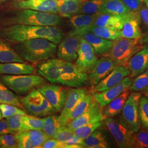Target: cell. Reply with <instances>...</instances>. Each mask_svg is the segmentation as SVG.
<instances>
[{
    "mask_svg": "<svg viewBox=\"0 0 148 148\" xmlns=\"http://www.w3.org/2000/svg\"><path fill=\"white\" fill-rule=\"evenodd\" d=\"M74 135V130L69 128V127L66 126L61 128L53 138L56 139L59 141L65 142Z\"/></svg>",
    "mask_w": 148,
    "mask_h": 148,
    "instance_id": "cell-46",
    "label": "cell"
},
{
    "mask_svg": "<svg viewBox=\"0 0 148 148\" xmlns=\"http://www.w3.org/2000/svg\"><path fill=\"white\" fill-rule=\"evenodd\" d=\"M148 86V69L136 76L129 90L133 92L143 90Z\"/></svg>",
    "mask_w": 148,
    "mask_h": 148,
    "instance_id": "cell-40",
    "label": "cell"
},
{
    "mask_svg": "<svg viewBox=\"0 0 148 148\" xmlns=\"http://www.w3.org/2000/svg\"><path fill=\"white\" fill-rule=\"evenodd\" d=\"M97 13L93 14H76L70 18V24L71 27L74 28V30L86 29L89 27L93 25Z\"/></svg>",
    "mask_w": 148,
    "mask_h": 148,
    "instance_id": "cell-29",
    "label": "cell"
},
{
    "mask_svg": "<svg viewBox=\"0 0 148 148\" xmlns=\"http://www.w3.org/2000/svg\"><path fill=\"white\" fill-rule=\"evenodd\" d=\"M87 0H64L57 3L58 14L65 18L77 14L82 5Z\"/></svg>",
    "mask_w": 148,
    "mask_h": 148,
    "instance_id": "cell-26",
    "label": "cell"
},
{
    "mask_svg": "<svg viewBox=\"0 0 148 148\" xmlns=\"http://www.w3.org/2000/svg\"><path fill=\"white\" fill-rule=\"evenodd\" d=\"M121 1L129 11L132 13L138 12L144 5V0H121Z\"/></svg>",
    "mask_w": 148,
    "mask_h": 148,
    "instance_id": "cell-47",
    "label": "cell"
},
{
    "mask_svg": "<svg viewBox=\"0 0 148 148\" xmlns=\"http://www.w3.org/2000/svg\"><path fill=\"white\" fill-rule=\"evenodd\" d=\"M127 148H148V130L139 129L133 132Z\"/></svg>",
    "mask_w": 148,
    "mask_h": 148,
    "instance_id": "cell-35",
    "label": "cell"
},
{
    "mask_svg": "<svg viewBox=\"0 0 148 148\" xmlns=\"http://www.w3.org/2000/svg\"><path fill=\"white\" fill-rule=\"evenodd\" d=\"M22 132L29 130H42L44 118L31 115H23L22 117Z\"/></svg>",
    "mask_w": 148,
    "mask_h": 148,
    "instance_id": "cell-36",
    "label": "cell"
},
{
    "mask_svg": "<svg viewBox=\"0 0 148 148\" xmlns=\"http://www.w3.org/2000/svg\"><path fill=\"white\" fill-rule=\"evenodd\" d=\"M140 18L138 12H131L126 16L120 30L121 37L131 39L140 38L142 35V30L140 27Z\"/></svg>",
    "mask_w": 148,
    "mask_h": 148,
    "instance_id": "cell-21",
    "label": "cell"
},
{
    "mask_svg": "<svg viewBox=\"0 0 148 148\" xmlns=\"http://www.w3.org/2000/svg\"><path fill=\"white\" fill-rule=\"evenodd\" d=\"M0 148H18L14 134H7L0 136Z\"/></svg>",
    "mask_w": 148,
    "mask_h": 148,
    "instance_id": "cell-45",
    "label": "cell"
},
{
    "mask_svg": "<svg viewBox=\"0 0 148 148\" xmlns=\"http://www.w3.org/2000/svg\"><path fill=\"white\" fill-rule=\"evenodd\" d=\"M144 3L146 5V7L148 8V0H144Z\"/></svg>",
    "mask_w": 148,
    "mask_h": 148,
    "instance_id": "cell-53",
    "label": "cell"
},
{
    "mask_svg": "<svg viewBox=\"0 0 148 148\" xmlns=\"http://www.w3.org/2000/svg\"><path fill=\"white\" fill-rule=\"evenodd\" d=\"M14 49L25 61L35 63L53 57L57 45L47 39L35 38L15 43Z\"/></svg>",
    "mask_w": 148,
    "mask_h": 148,
    "instance_id": "cell-2",
    "label": "cell"
},
{
    "mask_svg": "<svg viewBox=\"0 0 148 148\" xmlns=\"http://www.w3.org/2000/svg\"><path fill=\"white\" fill-rule=\"evenodd\" d=\"M66 144L65 142L59 141L54 138H49L46 140L41 148H65Z\"/></svg>",
    "mask_w": 148,
    "mask_h": 148,
    "instance_id": "cell-48",
    "label": "cell"
},
{
    "mask_svg": "<svg viewBox=\"0 0 148 148\" xmlns=\"http://www.w3.org/2000/svg\"><path fill=\"white\" fill-rule=\"evenodd\" d=\"M130 93V90L129 89L125 90L120 95L104 107L103 115L105 119L108 117L115 116L121 112L122 109Z\"/></svg>",
    "mask_w": 148,
    "mask_h": 148,
    "instance_id": "cell-25",
    "label": "cell"
},
{
    "mask_svg": "<svg viewBox=\"0 0 148 148\" xmlns=\"http://www.w3.org/2000/svg\"><path fill=\"white\" fill-rule=\"evenodd\" d=\"M19 148H36L24 131L14 133Z\"/></svg>",
    "mask_w": 148,
    "mask_h": 148,
    "instance_id": "cell-43",
    "label": "cell"
},
{
    "mask_svg": "<svg viewBox=\"0 0 148 148\" xmlns=\"http://www.w3.org/2000/svg\"><path fill=\"white\" fill-rule=\"evenodd\" d=\"M23 116L21 114H16L5 118L11 130L15 133L22 132L21 120Z\"/></svg>",
    "mask_w": 148,
    "mask_h": 148,
    "instance_id": "cell-44",
    "label": "cell"
},
{
    "mask_svg": "<svg viewBox=\"0 0 148 148\" xmlns=\"http://www.w3.org/2000/svg\"><path fill=\"white\" fill-rule=\"evenodd\" d=\"M104 120L102 108L94 99L87 111L79 117L68 122L66 126L74 130L86 124Z\"/></svg>",
    "mask_w": 148,
    "mask_h": 148,
    "instance_id": "cell-16",
    "label": "cell"
},
{
    "mask_svg": "<svg viewBox=\"0 0 148 148\" xmlns=\"http://www.w3.org/2000/svg\"><path fill=\"white\" fill-rule=\"evenodd\" d=\"M5 103L23 108L19 97L16 95L0 80V104Z\"/></svg>",
    "mask_w": 148,
    "mask_h": 148,
    "instance_id": "cell-34",
    "label": "cell"
},
{
    "mask_svg": "<svg viewBox=\"0 0 148 148\" xmlns=\"http://www.w3.org/2000/svg\"><path fill=\"white\" fill-rule=\"evenodd\" d=\"M20 101L27 114L31 116H47L57 112L45 96L36 89L20 98Z\"/></svg>",
    "mask_w": 148,
    "mask_h": 148,
    "instance_id": "cell-6",
    "label": "cell"
},
{
    "mask_svg": "<svg viewBox=\"0 0 148 148\" xmlns=\"http://www.w3.org/2000/svg\"><path fill=\"white\" fill-rule=\"evenodd\" d=\"M103 121L94 122L86 124L74 130V134L79 137L85 139L92 134L98 128L101 127L103 124Z\"/></svg>",
    "mask_w": 148,
    "mask_h": 148,
    "instance_id": "cell-37",
    "label": "cell"
},
{
    "mask_svg": "<svg viewBox=\"0 0 148 148\" xmlns=\"http://www.w3.org/2000/svg\"><path fill=\"white\" fill-rule=\"evenodd\" d=\"M106 120V126L115 139L118 147L127 148L133 132L127 126L121 117H108Z\"/></svg>",
    "mask_w": 148,
    "mask_h": 148,
    "instance_id": "cell-9",
    "label": "cell"
},
{
    "mask_svg": "<svg viewBox=\"0 0 148 148\" xmlns=\"http://www.w3.org/2000/svg\"><path fill=\"white\" fill-rule=\"evenodd\" d=\"M59 44L58 58L71 63L75 62L77 58L79 37L72 31L63 38Z\"/></svg>",
    "mask_w": 148,
    "mask_h": 148,
    "instance_id": "cell-10",
    "label": "cell"
},
{
    "mask_svg": "<svg viewBox=\"0 0 148 148\" xmlns=\"http://www.w3.org/2000/svg\"><path fill=\"white\" fill-rule=\"evenodd\" d=\"M2 114H1V112L0 111V120L2 119Z\"/></svg>",
    "mask_w": 148,
    "mask_h": 148,
    "instance_id": "cell-54",
    "label": "cell"
},
{
    "mask_svg": "<svg viewBox=\"0 0 148 148\" xmlns=\"http://www.w3.org/2000/svg\"><path fill=\"white\" fill-rule=\"evenodd\" d=\"M127 14L120 16L98 12L95 17L93 25L99 27L114 28L120 30L122 27L123 21Z\"/></svg>",
    "mask_w": 148,
    "mask_h": 148,
    "instance_id": "cell-23",
    "label": "cell"
},
{
    "mask_svg": "<svg viewBox=\"0 0 148 148\" xmlns=\"http://www.w3.org/2000/svg\"><path fill=\"white\" fill-rule=\"evenodd\" d=\"M58 0H14L11 3L13 9L32 10L58 14Z\"/></svg>",
    "mask_w": 148,
    "mask_h": 148,
    "instance_id": "cell-12",
    "label": "cell"
},
{
    "mask_svg": "<svg viewBox=\"0 0 148 148\" xmlns=\"http://www.w3.org/2000/svg\"><path fill=\"white\" fill-rule=\"evenodd\" d=\"M24 132L36 148H41L44 143L49 139L42 130H29Z\"/></svg>",
    "mask_w": 148,
    "mask_h": 148,
    "instance_id": "cell-41",
    "label": "cell"
},
{
    "mask_svg": "<svg viewBox=\"0 0 148 148\" xmlns=\"http://www.w3.org/2000/svg\"><path fill=\"white\" fill-rule=\"evenodd\" d=\"M127 67L130 71V77H136L148 69V45L134 54L129 60Z\"/></svg>",
    "mask_w": 148,
    "mask_h": 148,
    "instance_id": "cell-22",
    "label": "cell"
},
{
    "mask_svg": "<svg viewBox=\"0 0 148 148\" xmlns=\"http://www.w3.org/2000/svg\"><path fill=\"white\" fill-rule=\"evenodd\" d=\"M88 81V74L80 70L75 64L62 61L60 84L73 88H79Z\"/></svg>",
    "mask_w": 148,
    "mask_h": 148,
    "instance_id": "cell-8",
    "label": "cell"
},
{
    "mask_svg": "<svg viewBox=\"0 0 148 148\" xmlns=\"http://www.w3.org/2000/svg\"><path fill=\"white\" fill-rule=\"evenodd\" d=\"M61 19L56 14L32 10H21L14 11L4 24L6 26L14 24L35 26L57 27Z\"/></svg>",
    "mask_w": 148,
    "mask_h": 148,
    "instance_id": "cell-3",
    "label": "cell"
},
{
    "mask_svg": "<svg viewBox=\"0 0 148 148\" xmlns=\"http://www.w3.org/2000/svg\"><path fill=\"white\" fill-rule=\"evenodd\" d=\"M0 80L11 90L20 95H24L32 90L46 84V79L41 76L27 75H4Z\"/></svg>",
    "mask_w": 148,
    "mask_h": 148,
    "instance_id": "cell-5",
    "label": "cell"
},
{
    "mask_svg": "<svg viewBox=\"0 0 148 148\" xmlns=\"http://www.w3.org/2000/svg\"><path fill=\"white\" fill-rule=\"evenodd\" d=\"M82 146L83 148H106L109 147V144L103 133L95 130L84 139Z\"/></svg>",
    "mask_w": 148,
    "mask_h": 148,
    "instance_id": "cell-30",
    "label": "cell"
},
{
    "mask_svg": "<svg viewBox=\"0 0 148 148\" xmlns=\"http://www.w3.org/2000/svg\"><path fill=\"white\" fill-rule=\"evenodd\" d=\"M25 62L16 52L14 48L0 37V63H25Z\"/></svg>",
    "mask_w": 148,
    "mask_h": 148,
    "instance_id": "cell-27",
    "label": "cell"
},
{
    "mask_svg": "<svg viewBox=\"0 0 148 148\" xmlns=\"http://www.w3.org/2000/svg\"><path fill=\"white\" fill-rule=\"evenodd\" d=\"M63 37L62 30L56 27L14 24L0 29V37L7 42L13 44L32 39L45 38L58 45Z\"/></svg>",
    "mask_w": 148,
    "mask_h": 148,
    "instance_id": "cell-1",
    "label": "cell"
},
{
    "mask_svg": "<svg viewBox=\"0 0 148 148\" xmlns=\"http://www.w3.org/2000/svg\"><path fill=\"white\" fill-rule=\"evenodd\" d=\"M37 90L45 96L57 111H62L67 96V93L64 88L52 84L43 85L38 87Z\"/></svg>",
    "mask_w": 148,
    "mask_h": 148,
    "instance_id": "cell-15",
    "label": "cell"
},
{
    "mask_svg": "<svg viewBox=\"0 0 148 148\" xmlns=\"http://www.w3.org/2000/svg\"><path fill=\"white\" fill-rule=\"evenodd\" d=\"M116 67L111 59L104 56L98 59L93 68L88 75L90 85L95 86L104 79Z\"/></svg>",
    "mask_w": 148,
    "mask_h": 148,
    "instance_id": "cell-17",
    "label": "cell"
},
{
    "mask_svg": "<svg viewBox=\"0 0 148 148\" xmlns=\"http://www.w3.org/2000/svg\"><path fill=\"white\" fill-rule=\"evenodd\" d=\"M84 140V139L79 137L74 134L68 140L65 142V143L68 144H79L82 145Z\"/></svg>",
    "mask_w": 148,
    "mask_h": 148,
    "instance_id": "cell-51",
    "label": "cell"
},
{
    "mask_svg": "<svg viewBox=\"0 0 148 148\" xmlns=\"http://www.w3.org/2000/svg\"><path fill=\"white\" fill-rule=\"evenodd\" d=\"M142 91H143V94L145 95V96H147L148 97V86L145 89H144Z\"/></svg>",
    "mask_w": 148,
    "mask_h": 148,
    "instance_id": "cell-52",
    "label": "cell"
},
{
    "mask_svg": "<svg viewBox=\"0 0 148 148\" xmlns=\"http://www.w3.org/2000/svg\"><path fill=\"white\" fill-rule=\"evenodd\" d=\"M0 1H5V0H0Z\"/></svg>",
    "mask_w": 148,
    "mask_h": 148,
    "instance_id": "cell-55",
    "label": "cell"
},
{
    "mask_svg": "<svg viewBox=\"0 0 148 148\" xmlns=\"http://www.w3.org/2000/svg\"><path fill=\"white\" fill-rule=\"evenodd\" d=\"M78 36L84 38L94 49L97 56L104 55L110 49L112 41L106 40L96 35L93 32L86 30H73Z\"/></svg>",
    "mask_w": 148,
    "mask_h": 148,
    "instance_id": "cell-19",
    "label": "cell"
},
{
    "mask_svg": "<svg viewBox=\"0 0 148 148\" xmlns=\"http://www.w3.org/2000/svg\"><path fill=\"white\" fill-rule=\"evenodd\" d=\"M63 60L49 59L37 66L36 72L51 84H60L61 66Z\"/></svg>",
    "mask_w": 148,
    "mask_h": 148,
    "instance_id": "cell-14",
    "label": "cell"
},
{
    "mask_svg": "<svg viewBox=\"0 0 148 148\" xmlns=\"http://www.w3.org/2000/svg\"><path fill=\"white\" fill-rule=\"evenodd\" d=\"M79 37V45L77 58L75 65L82 71L89 74L95 66L98 59L94 49L89 43Z\"/></svg>",
    "mask_w": 148,
    "mask_h": 148,
    "instance_id": "cell-11",
    "label": "cell"
},
{
    "mask_svg": "<svg viewBox=\"0 0 148 148\" xmlns=\"http://www.w3.org/2000/svg\"><path fill=\"white\" fill-rule=\"evenodd\" d=\"M139 39L121 37L113 40L110 49L104 56L111 59L116 66H127L129 60L143 48Z\"/></svg>",
    "mask_w": 148,
    "mask_h": 148,
    "instance_id": "cell-4",
    "label": "cell"
},
{
    "mask_svg": "<svg viewBox=\"0 0 148 148\" xmlns=\"http://www.w3.org/2000/svg\"><path fill=\"white\" fill-rule=\"evenodd\" d=\"M130 74V71L127 66H117L104 79L93 86L92 93L101 92L116 86Z\"/></svg>",
    "mask_w": 148,
    "mask_h": 148,
    "instance_id": "cell-18",
    "label": "cell"
},
{
    "mask_svg": "<svg viewBox=\"0 0 148 148\" xmlns=\"http://www.w3.org/2000/svg\"><path fill=\"white\" fill-rule=\"evenodd\" d=\"M35 68L26 63L12 62L0 63V74L5 75H27L35 73Z\"/></svg>",
    "mask_w": 148,
    "mask_h": 148,
    "instance_id": "cell-24",
    "label": "cell"
},
{
    "mask_svg": "<svg viewBox=\"0 0 148 148\" xmlns=\"http://www.w3.org/2000/svg\"><path fill=\"white\" fill-rule=\"evenodd\" d=\"M0 111L2 118H7L16 114H21L23 115H28L26 111L19 107L5 103H1Z\"/></svg>",
    "mask_w": 148,
    "mask_h": 148,
    "instance_id": "cell-42",
    "label": "cell"
},
{
    "mask_svg": "<svg viewBox=\"0 0 148 148\" xmlns=\"http://www.w3.org/2000/svg\"><path fill=\"white\" fill-rule=\"evenodd\" d=\"M85 30L92 32L101 38L111 41L116 40L121 37L120 31L114 28L99 27L93 25Z\"/></svg>",
    "mask_w": 148,
    "mask_h": 148,
    "instance_id": "cell-33",
    "label": "cell"
},
{
    "mask_svg": "<svg viewBox=\"0 0 148 148\" xmlns=\"http://www.w3.org/2000/svg\"><path fill=\"white\" fill-rule=\"evenodd\" d=\"M6 120H0V136L7 134H14Z\"/></svg>",
    "mask_w": 148,
    "mask_h": 148,
    "instance_id": "cell-50",
    "label": "cell"
},
{
    "mask_svg": "<svg viewBox=\"0 0 148 148\" xmlns=\"http://www.w3.org/2000/svg\"><path fill=\"white\" fill-rule=\"evenodd\" d=\"M140 123L144 129L148 130V97H142L140 98L138 106Z\"/></svg>",
    "mask_w": 148,
    "mask_h": 148,
    "instance_id": "cell-38",
    "label": "cell"
},
{
    "mask_svg": "<svg viewBox=\"0 0 148 148\" xmlns=\"http://www.w3.org/2000/svg\"><path fill=\"white\" fill-rule=\"evenodd\" d=\"M59 1H64V0H59Z\"/></svg>",
    "mask_w": 148,
    "mask_h": 148,
    "instance_id": "cell-56",
    "label": "cell"
},
{
    "mask_svg": "<svg viewBox=\"0 0 148 148\" xmlns=\"http://www.w3.org/2000/svg\"><path fill=\"white\" fill-rule=\"evenodd\" d=\"M99 12L123 16L130 13L121 0H104Z\"/></svg>",
    "mask_w": 148,
    "mask_h": 148,
    "instance_id": "cell-28",
    "label": "cell"
},
{
    "mask_svg": "<svg viewBox=\"0 0 148 148\" xmlns=\"http://www.w3.org/2000/svg\"><path fill=\"white\" fill-rule=\"evenodd\" d=\"M63 127L60 122L59 116L52 114L44 118L42 131L49 138H53Z\"/></svg>",
    "mask_w": 148,
    "mask_h": 148,
    "instance_id": "cell-31",
    "label": "cell"
},
{
    "mask_svg": "<svg viewBox=\"0 0 148 148\" xmlns=\"http://www.w3.org/2000/svg\"><path fill=\"white\" fill-rule=\"evenodd\" d=\"M104 0H87L81 6L78 14H93L99 12Z\"/></svg>",
    "mask_w": 148,
    "mask_h": 148,
    "instance_id": "cell-39",
    "label": "cell"
},
{
    "mask_svg": "<svg viewBox=\"0 0 148 148\" xmlns=\"http://www.w3.org/2000/svg\"><path fill=\"white\" fill-rule=\"evenodd\" d=\"M142 94L134 92L128 96L122 109L121 118L133 132L140 128L138 106Z\"/></svg>",
    "mask_w": 148,
    "mask_h": 148,
    "instance_id": "cell-7",
    "label": "cell"
},
{
    "mask_svg": "<svg viewBox=\"0 0 148 148\" xmlns=\"http://www.w3.org/2000/svg\"><path fill=\"white\" fill-rule=\"evenodd\" d=\"M132 81L130 77L127 76L120 83L112 87L99 92L92 93L94 99L103 108L125 90L129 89Z\"/></svg>",
    "mask_w": 148,
    "mask_h": 148,
    "instance_id": "cell-13",
    "label": "cell"
},
{
    "mask_svg": "<svg viewBox=\"0 0 148 148\" xmlns=\"http://www.w3.org/2000/svg\"><path fill=\"white\" fill-rule=\"evenodd\" d=\"M138 14L140 21L148 28V8L146 5H143L138 11Z\"/></svg>",
    "mask_w": 148,
    "mask_h": 148,
    "instance_id": "cell-49",
    "label": "cell"
},
{
    "mask_svg": "<svg viewBox=\"0 0 148 148\" xmlns=\"http://www.w3.org/2000/svg\"><path fill=\"white\" fill-rule=\"evenodd\" d=\"M86 93L83 88H73L69 90L65 101L63 108L59 116L60 122L63 126H66L69 122L70 114L80 99Z\"/></svg>",
    "mask_w": 148,
    "mask_h": 148,
    "instance_id": "cell-20",
    "label": "cell"
},
{
    "mask_svg": "<svg viewBox=\"0 0 148 148\" xmlns=\"http://www.w3.org/2000/svg\"><path fill=\"white\" fill-rule=\"evenodd\" d=\"M93 101L94 98L92 95L86 93L83 97L80 99L71 111L69 117V122L82 115L88 110Z\"/></svg>",
    "mask_w": 148,
    "mask_h": 148,
    "instance_id": "cell-32",
    "label": "cell"
}]
</instances>
